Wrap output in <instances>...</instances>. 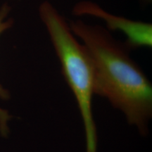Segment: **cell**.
Listing matches in <instances>:
<instances>
[{"instance_id":"1","label":"cell","mask_w":152,"mask_h":152,"mask_svg":"<svg viewBox=\"0 0 152 152\" xmlns=\"http://www.w3.org/2000/svg\"><path fill=\"white\" fill-rule=\"evenodd\" d=\"M73 35L80 39L94 72V94L106 98L125 115L142 136L149 132L152 117V85L142 68L130 56L125 42L106 28L80 20H70Z\"/></svg>"},{"instance_id":"2","label":"cell","mask_w":152,"mask_h":152,"mask_svg":"<svg viewBox=\"0 0 152 152\" xmlns=\"http://www.w3.org/2000/svg\"><path fill=\"white\" fill-rule=\"evenodd\" d=\"M38 13L61 64L64 79L78 106L84 125L86 152H96L97 134L92 111L94 72L88 52L50 1H42Z\"/></svg>"},{"instance_id":"3","label":"cell","mask_w":152,"mask_h":152,"mask_svg":"<svg viewBox=\"0 0 152 152\" xmlns=\"http://www.w3.org/2000/svg\"><path fill=\"white\" fill-rule=\"evenodd\" d=\"M75 16H91L105 23L109 31H121L126 37L125 44L129 49L152 47V25L116 16L108 12L99 5L90 0H82L72 9Z\"/></svg>"},{"instance_id":"4","label":"cell","mask_w":152,"mask_h":152,"mask_svg":"<svg viewBox=\"0 0 152 152\" xmlns=\"http://www.w3.org/2000/svg\"><path fill=\"white\" fill-rule=\"evenodd\" d=\"M11 11V8L8 4H4L0 8V35L10 29L14 24V20L8 18ZM10 96L9 91L0 84V98L2 99H8ZM11 116L8 112L0 109V132L3 136H6L9 133L8 122Z\"/></svg>"},{"instance_id":"5","label":"cell","mask_w":152,"mask_h":152,"mask_svg":"<svg viewBox=\"0 0 152 152\" xmlns=\"http://www.w3.org/2000/svg\"><path fill=\"white\" fill-rule=\"evenodd\" d=\"M140 1H142L144 4H150L152 0H140Z\"/></svg>"}]
</instances>
